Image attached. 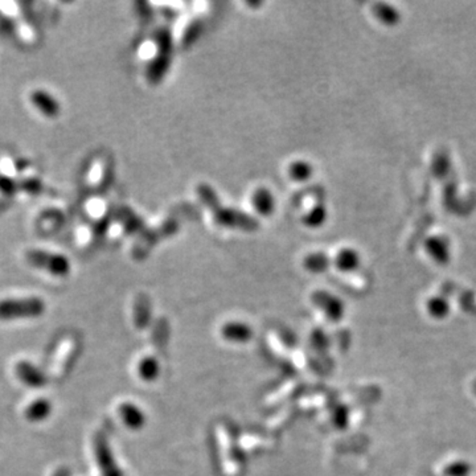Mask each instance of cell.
I'll list each match as a JSON object with an SVG mask.
<instances>
[{
	"label": "cell",
	"instance_id": "19",
	"mask_svg": "<svg viewBox=\"0 0 476 476\" xmlns=\"http://www.w3.org/2000/svg\"><path fill=\"white\" fill-rule=\"evenodd\" d=\"M471 388H473V391H474V394L476 396V380L473 382V387H471Z\"/></svg>",
	"mask_w": 476,
	"mask_h": 476
},
{
	"label": "cell",
	"instance_id": "5",
	"mask_svg": "<svg viewBox=\"0 0 476 476\" xmlns=\"http://www.w3.org/2000/svg\"><path fill=\"white\" fill-rule=\"evenodd\" d=\"M16 375L23 384L31 388H41L48 382L45 373L29 361H20L16 366Z\"/></svg>",
	"mask_w": 476,
	"mask_h": 476
},
{
	"label": "cell",
	"instance_id": "9",
	"mask_svg": "<svg viewBox=\"0 0 476 476\" xmlns=\"http://www.w3.org/2000/svg\"><path fill=\"white\" fill-rule=\"evenodd\" d=\"M333 264L338 269L344 273L354 271L361 264V257L352 247H342L333 259Z\"/></svg>",
	"mask_w": 476,
	"mask_h": 476
},
{
	"label": "cell",
	"instance_id": "14",
	"mask_svg": "<svg viewBox=\"0 0 476 476\" xmlns=\"http://www.w3.org/2000/svg\"><path fill=\"white\" fill-rule=\"evenodd\" d=\"M431 170L438 179H443V178L446 179L449 176V173L452 171V160L446 150H440L435 152L431 161Z\"/></svg>",
	"mask_w": 476,
	"mask_h": 476
},
{
	"label": "cell",
	"instance_id": "3",
	"mask_svg": "<svg viewBox=\"0 0 476 476\" xmlns=\"http://www.w3.org/2000/svg\"><path fill=\"white\" fill-rule=\"evenodd\" d=\"M28 264L37 269L45 270L55 277H66L71 273V262L59 253H49L40 249H32L25 253Z\"/></svg>",
	"mask_w": 476,
	"mask_h": 476
},
{
	"label": "cell",
	"instance_id": "4",
	"mask_svg": "<svg viewBox=\"0 0 476 476\" xmlns=\"http://www.w3.org/2000/svg\"><path fill=\"white\" fill-rule=\"evenodd\" d=\"M424 246L430 258L437 264L447 265L450 262V241L446 236H430L425 240Z\"/></svg>",
	"mask_w": 476,
	"mask_h": 476
},
{
	"label": "cell",
	"instance_id": "12",
	"mask_svg": "<svg viewBox=\"0 0 476 476\" xmlns=\"http://www.w3.org/2000/svg\"><path fill=\"white\" fill-rule=\"evenodd\" d=\"M327 217H329V212L324 207V204L317 203L314 207L310 208L307 212H305V216H303L302 221H303L305 226L317 229L327 221Z\"/></svg>",
	"mask_w": 476,
	"mask_h": 476
},
{
	"label": "cell",
	"instance_id": "11",
	"mask_svg": "<svg viewBox=\"0 0 476 476\" xmlns=\"http://www.w3.org/2000/svg\"><path fill=\"white\" fill-rule=\"evenodd\" d=\"M50 412H52V403L45 398H38L27 408L25 417L31 422H40V421L47 419L50 415Z\"/></svg>",
	"mask_w": 476,
	"mask_h": 476
},
{
	"label": "cell",
	"instance_id": "15",
	"mask_svg": "<svg viewBox=\"0 0 476 476\" xmlns=\"http://www.w3.org/2000/svg\"><path fill=\"white\" fill-rule=\"evenodd\" d=\"M289 175L294 182H307L314 175V167L307 160H295L289 166Z\"/></svg>",
	"mask_w": 476,
	"mask_h": 476
},
{
	"label": "cell",
	"instance_id": "2",
	"mask_svg": "<svg viewBox=\"0 0 476 476\" xmlns=\"http://www.w3.org/2000/svg\"><path fill=\"white\" fill-rule=\"evenodd\" d=\"M44 311H45V303L40 298L6 299L0 302V319L1 320L37 317L43 315Z\"/></svg>",
	"mask_w": 476,
	"mask_h": 476
},
{
	"label": "cell",
	"instance_id": "16",
	"mask_svg": "<svg viewBox=\"0 0 476 476\" xmlns=\"http://www.w3.org/2000/svg\"><path fill=\"white\" fill-rule=\"evenodd\" d=\"M305 268L312 273H322L330 266V257L326 253H312L305 258Z\"/></svg>",
	"mask_w": 476,
	"mask_h": 476
},
{
	"label": "cell",
	"instance_id": "8",
	"mask_svg": "<svg viewBox=\"0 0 476 476\" xmlns=\"http://www.w3.org/2000/svg\"><path fill=\"white\" fill-rule=\"evenodd\" d=\"M372 13L376 16L380 23L388 25V27H394L401 22V13L389 3H382V1L375 3L372 6Z\"/></svg>",
	"mask_w": 476,
	"mask_h": 476
},
{
	"label": "cell",
	"instance_id": "13",
	"mask_svg": "<svg viewBox=\"0 0 476 476\" xmlns=\"http://www.w3.org/2000/svg\"><path fill=\"white\" fill-rule=\"evenodd\" d=\"M426 310H428V315L434 319H445L450 314V302L446 296L443 295H437L430 298L426 303Z\"/></svg>",
	"mask_w": 476,
	"mask_h": 476
},
{
	"label": "cell",
	"instance_id": "18",
	"mask_svg": "<svg viewBox=\"0 0 476 476\" xmlns=\"http://www.w3.org/2000/svg\"><path fill=\"white\" fill-rule=\"evenodd\" d=\"M55 476H69V473H68V470L62 468V470H59V471L55 474Z\"/></svg>",
	"mask_w": 476,
	"mask_h": 476
},
{
	"label": "cell",
	"instance_id": "10",
	"mask_svg": "<svg viewBox=\"0 0 476 476\" xmlns=\"http://www.w3.org/2000/svg\"><path fill=\"white\" fill-rule=\"evenodd\" d=\"M317 302L323 305L329 317L333 320H340L344 312V305L342 301L333 295L327 293L317 294Z\"/></svg>",
	"mask_w": 476,
	"mask_h": 476
},
{
	"label": "cell",
	"instance_id": "6",
	"mask_svg": "<svg viewBox=\"0 0 476 476\" xmlns=\"http://www.w3.org/2000/svg\"><path fill=\"white\" fill-rule=\"evenodd\" d=\"M29 99L37 110L40 111L41 114L47 115L49 118H56L62 111V106H60L59 101L56 98L52 97L45 90H35L34 93H31Z\"/></svg>",
	"mask_w": 476,
	"mask_h": 476
},
{
	"label": "cell",
	"instance_id": "17",
	"mask_svg": "<svg viewBox=\"0 0 476 476\" xmlns=\"http://www.w3.org/2000/svg\"><path fill=\"white\" fill-rule=\"evenodd\" d=\"M473 471L471 464L466 461H454L443 468L445 476H470Z\"/></svg>",
	"mask_w": 476,
	"mask_h": 476
},
{
	"label": "cell",
	"instance_id": "1",
	"mask_svg": "<svg viewBox=\"0 0 476 476\" xmlns=\"http://www.w3.org/2000/svg\"><path fill=\"white\" fill-rule=\"evenodd\" d=\"M197 194L200 196V199H203L208 205L212 208V212L215 213L216 220L219 221V224H221V225L231 226V228L249 229V231H253L258 226L256 220H252L249 216L237 213V210H234V209H228V208L221 209L219 203H217L219 200L215 195L213 189H210L205 184L199 185Z\"/></svg>",
	"mask_w": 476,
	"mask_h": 476
},
{
	"label": "cell",
	"instance_id": "7",
	"mask_svg": "<svg viewBox=\"0 0 476 476\" xmlns=\"http://www.w3.org/2000/svg\"><path fill=\"white\" fill-rule=\"evenodd\" d=\"M252 204L256 209L257 213H259L261 216L269 217L275 209V199L269 188L259 187L252 195Z\"/></svg>",
	"mask_w": 476,
	"mask_h": 476
}]
</instances>
